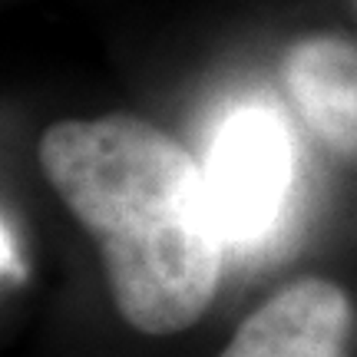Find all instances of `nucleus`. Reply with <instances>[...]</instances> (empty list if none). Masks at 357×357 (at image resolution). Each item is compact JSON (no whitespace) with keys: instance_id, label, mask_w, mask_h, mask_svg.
<instances>
[{"instance_id":"obj_1","label":"nucleus","mask_w":357,"mask_h":357,"mask_svg":"<svg viewBox=\"0 0 357 357\" xmlns=\"http://www.w3.org/2000/svg\"><path fill=\"white\" fill-rule=\"evenodd\" d=\"M37 162L102 255L109 298L132 331L169 337L215 301L225 235L205 169L166 129L132 113L60 119Z\"/></svg>"},{"instance_id":"obj_2","label":"nucleus","mask_w":357,"mask_h":357,"mask_svg":"<svg viewBox=\"0 0 357 357\" xmlns=\"http://www.w3.org/2000/svg\"><path fill=\"white\" fill-rule=\"evenodd\" d=\"M205 185L229 245H255L278 225L294 182V142L271 106H238L205 159Z\"/></svg>"},{"instance_id":"obj_3","label":"nucleus","mask_w":357,"mask_h":357,"mask_svg":"<svg viewBox=\"0 0 357 357\" xmlns=\"http://www.w3.org/2000/svg\"><path fill=\"white\" fill-rule=\"evenodd\" d=\"M351 294L331 278L288 281L235 328L218 357H347Z\"/></svg>"},{"instance_id":"obj_4","label":"nucleus","mask_w":357,"mask_h":357,"mask_svg":"<svg viewBox=\"0 0 357 357\" xmlns=\"http://www.w3.org/2000/svg\"><path fill=\"white\" fill-rule=\"evenodd\" d=\"M281 79L305 126L357 166V43L334 33L301 37L281 60Z\"/></svg>"},{"instance_id":"obj_5","label":"nucleus","mask_w":357,"mask_h":357,"mask_svg":"<svg viewBox=\"0 0 357 357\" xmlns=\"http://www.w3.org/2000/svg\"><path fill=\"white\" fill-rule=\"evenodd\" d=\"M354 7H357V0H354Z\"/></svg>"}]
</instances>
